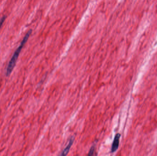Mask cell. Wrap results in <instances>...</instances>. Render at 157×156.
<instances>
[{
    "label": "cell",
    "instance_id": "5",
    "mask_svg": "<svg viewBox=\"0 0 157 156\" xmlns=\"http://www.w3.org/2000/svg\"><path fill=\"white\" fill-rule=\"evenodd\" d=\"M5 20V17L4 16V17H2V18L1 19V20H0V28L2 27V25Z\"/></svg>",
    "mask_w": 157,
    "mask_h": 156
},
{
    "label": "cell",
    "instance_id": "3",
    "mask_svg": "<svg viewBox=\"0 0 157 156\" xmlns=\"http://www.w3.org/2000/svg\"><path fill=\"white\" fill-rule=\"evenodd\" d=\"M74 139L71 138V141L69 142V144H68V146L66 147V148H65L63 152L62 153L61 155L64 156L68 154V152L70 151V148H71V147L73 143Z\"/></svg>",
    "mask_w": 157,
    "mask_h": 156
},
{
    "label": "cell",
    "instance_id": "2",
    "mask_svg": "<svg viewBox=\"0 0 157 156\" xmlns=\"http://www.w3.org/2000/svg\"><path fill=\"white\" fill-rule=\"evenodd\" d=\"M121 136V134L119 133L117 134L115 136L113 143L112 146L111 150L112 153H114L118 149L119 144H120V139Z\"/></svg>",
    "mask_w": 157,
    "mask_h": 156
},
{
    "label": "cell",
    "instance_id": "1",
    "mask_svg": "<svg viewBox=\"0 0 157 156\" xmlns=\"http://www.w3.org/2000/svg\"><path fill=\"white\" fill-rule=\"evenodd\" d=\"M31 33H32V30H30L28 31V32L25 35V37L24 38L23 40H22L21 44L19 45L17 49L15 51L13 55L12 56V58H11V60H10V62H9V64H8L7 69H6V76H9L11 74L13 70V69L15 65L16 62L17 60V58H18L19 54H20L21 50L23 49V47H24V46L25 45V44L27 41L28 39L29 38Z\"/></svg>",
    "mask_w": 157,
    "mask_h": 156
},
{
    "label": "cell",
    "instance_id": "4",
    "mask_svg": "<svg viewBox=\"0 0 157 156\" xmlns=\"http://www.w3.org/2000/svg\"><path fill=\"white\" fill-rule=\"evenodd\" d=\"M94 147H92L91 148H90V151H89V153L88 155L90 156L92 155L93 154V153H94Z\"/></svg>",
    "mask_w": 157,
    "mask_h": 156
}]
</instances>
